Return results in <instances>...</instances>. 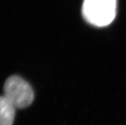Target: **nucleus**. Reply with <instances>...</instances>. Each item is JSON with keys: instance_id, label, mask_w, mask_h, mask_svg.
<instances>
[{"instance_id": "1", "label": "nucleus", "mask_w": 126, "mask_h": 125, "mask_svg": "<svg viewBox=\"0 0 126 125\" xmlns=\"http://www.w3.org/2000/svg\"><path fill=\"white\" fill-rule=\"evenodd\" d=\"M117 13V0H84L83 17L90 24L103 27L113 21Z\"/></svg>"}, {"instance_id": "2", "label": "nucleus", "mask_w": 126, "mask_h": 125, "mask_svg": "<svg viewBox=\"0 0 126 125\" xmlns=\"http://www.w3.org/2000/svg\"><path fill=\"white\" fill-rule=\"evenodd\" d=\"M3 92V96L18 109L30 106L34 100V93L31 85L18 75H12L6 80Z\"/></svg>"}, {"instance_id": "3", "label": "nucleus", "mask_w": 126, "mask_h": 125, "mask_svg": "<svg viewBox=\"0 0 126 125\" xmlns=\"http://www.w3.org/2000/svg\"><path fill=\"white\" fill-rule=\"evenodd\" d=\"M16 109L7 98L0 96V125H13Z\"/></svg>"}]
</instances>
